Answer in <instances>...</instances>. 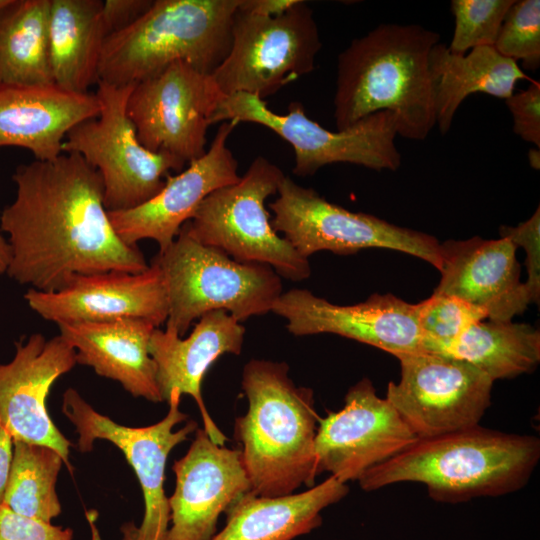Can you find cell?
I'll list each match as a JSON object with an SVG mask.
<instances>
[{
  "label": "cell",
  "instance_id": "obj_1",
  "mask_svg": "<svg viewBox=\"0 0 540 540\" xmlns=\"http://www.w3.org/2000/svg\"><path fill=\"white\" fill-rule=\"evenodd\" d=\"M14 201L0 215L8 235V276L55 292L76 277L108 271L139 273L149 264L115 232L104 206L102 179L79 154L19 165Z\"/></svg>",
  "mask_w": 540,
  "mask_h": 540
},
{
  "label": "cell",
  "instance_id": "obj_2",
  "mask_svg": "<svg viewBox=\"0 0 540 540\" xmlns=\"http://www.w3.org/2000/svg\"><path fill=\"white\" fill-rule=\"evenodd\" d=\"M438 42V33L416 24H381L352 40L337 60V130L390 111L397 135L425 140L436 125L429 57Z\"/></svg>",
  "mask_w": 540,
  "mask_h": 540
},
{
  "label": "cell",
  "instance_id": "obj_3",
  "mask_svg": "<svg viewBox=\"0 0 540 540\" xmlns=\"http://www.w3.org/2000/svg\"><path fill=\"white\" fill-rule=\"evenodd\" d=\"M540 459L532 435L481 427L419 438L404 451L366 471L364 491L402 482L424 484L436 502L457 504L497 497L523 488Z\"/></svg>",
  "mask_w": 540,
  "mask_h": 540
},
{
  "label": "cell",
  "instance_id": "obj_4",
  "mask_svg": "<svg viewBox=\"0 0 540 540\" xmlns=\"http://www.w3.org/2000/svg\"><path fill=\"white\" fill-rule=\"evenodd\" d=\"M242 389L248 410L235 419L234 437L250 491L276 497L314 486L319 416L313 390L296 386L286 362L265 359L245 364Z\"/></svg>",
  "mask_w": 540,
  "mask_h": 540
},
{
  "label": "cell",
  "instance_id": "obj_5",
  "mask_svg": "<svg viewBox=\"0 0 540 540\" xmlns=\"http://www.w3.org/2000/svg\"><path fill=\"white\" fill-rule=\"evenodd\" d=\"M239 1H153L132 24L106 37L99 81L136 84L178 61L211 75L230 50Z\"/></svg>",
  "mask_w": 540,
  "mask_h": 540
},
{
  "label": "cell",
  "instance_id": "obj_6",
  "mask_svg": "<svg viewBox=\"0 0 540 540\" xmlns=\"http://www.w3.org/2000/svg\"><path fill=\"white\" fill-rule=\"evenodd\" d=\"M153 261L162 272L167 294L165 328L181 337L210 311L224 310L240 322L264 315L283 293L281 277L271 267L241 263L203 245L192 236L187 222Z\"/></svg>",
  "mask_w": 540,
  "mask_h": 540
},
{
  "label": "cell",
  "instance_id": "obj_7",
  "mask_svg": "<svg viewBox=\"0 0 540 540\" xmlns=\"http://www.w3.org/2000/svg\"><path fill=\"white\" fill-rule=\"evenodd\" d=\"M285 177L263 156L256 157L240 179L211 192L187 221L200 243L241 263L271 267L280 277L302 281L311 274L309 259L273 229L265 207Z\"/></svg>",
  "mask_w": 540,
  "mask_h": 540
},
{
  "label": "cell",
  "instance_id": "obj_8",
  "mask_svg": "<svg viewBox=\"0 0 540 540\" xmlns=\"http://www.w3.org/2000/svg\"><path fill=\"white\" fill-rule=\"evenodd\" d=\"M233 120L264 126L294 151L293 173L309 176L334 163H349L372 170L396 171L401 154L395 144L397 119L390 111L373 113L352 126L337 131L310 119L299 102H292L286 114H277L256 95L235 93L224 96L211 118V125Z\"/></svg>",
  "mask_w": 540,
  "mask_h": 540
},
{
  "label": "cell",
  "instance_id": "obj_9",
  "mask_svg": "<svg viewBox=\"0 0 540 540\" xmlns=\"http://www.w3.org/2000/svg\"><path fill=\"white\" fill-rule=\"evenodd\" d=\"M134 84L97 83L99 114L72 128L62 144L63 153L79 154L99 173L107 211L135 208L164 187L171 171L186 163L166 153L146 149L127 114Z\"/></svg>",
  "mask_w": 540,
  "mask_h": 540
},
{
  "label": "cell",
  "instance_id": "obj_10",
  "mask_svg": "<svg viewBox=\"0 0 540 540\" xmlns=\"http://www.w3.org/2000/svg\"><path fill=\"white\" fill-rule=\"evenodd\" d=\"M321 47L313 11L305 1L274 17L237 9L230 50L211 76L224 96L247 93L264 100L312 72Z\"/></svg>",
  "mask_w": 540,
  "mask_h": 540
},
{
  "label": "cell",
  "instance_id": "obj_11",
  "mask_svg": "<svg viewBox=\"0 0 540 540\" xmlns=\"http://www.w3.org/2000/svg\"><path fill=\"white\" fill-rule=\"evenodd\" d=\"M277 194L269 204L274 214L271 225L305 258L324 250L349 255L385 248L423 259L438 270L441 266L440 243L434 236L349 211L286 175Z\"/></svg>",
  "mask_w": 540,
  "mask_h": 540
},
{
  "label": "cell",
  "instance_id": "obj_12",
  "mask_svg": "<svg viewBox=\"0 0 540 540\" xmlns=\"http://www.w3.org/2000/svg\"><path fill=\"white\" fill-rule=\"evenodd\" d=\"M181 395L172 394L169 410L159 422L145 427H128L97 412L77 390L68 388L63 394L62 412L79 435L81 452L93 449L96 440H107L125 455L140 483L145 511L139 527H125L123 540H163L169 528L170 511L164 491L165 468L170 452L186 441L198 425L188 421L175 426L188 416L179 409Z\"/></svg>",
  "mask_w": 540,
  "mask_h": 540
},
{
  "label": "cell",
  "instance_id": "obj_13",
  "mask_svg": "<svg viewBox=\"0 0 540 540\" xmlns=\"http://www.w3.org/2000/svg\"><path fill=\"white\" fill-rule=\"evenodd\" d=\"M400 378L386 399L418 438L479 424L491 403L493 380L467 361L435 353L397 357Z\"/></svg>",
  "mask_w": 540,
  "mask_h": 540
},
{
  "label": "cell",
  "instance_id": "obj_14",
  "mask_svg": "<svg viewBox=\"0 0 540 540\" xmlns=\"http://www.w3.org/2000/svg\"><path fill=\"white\" fill-rule=\"evenodd\" d=\"M223 97L211 75L178 61L134 84L126 110L146 149L189 164L205 154L207 130Z\"/></svg>",
  "mask_w": 540,
  "mask_h": 540
},
{
  "label": "cell",
  "instance_id": "obj_15",
  "mask_svg": "<svg viewBox=\"0 0 540 540\" xmlns=\"http://www.w3.org/2000/svg\"><path fill=\"white\" fill-rule=\"evenodd\" d=\"M419 438L392 404L363 378L345 395L343 407L319 417L315 451L319 475L347 484L404 451Z\"/></svg>",
  "mask_w": 540,
  "mask_h": 540
},
{
  "label": "cell",
  "instance_id": "obj_16",
  "mask_svg": "<svg viewBox=\"0 0 540 540\" xmlns=\"http://www.w3.org/2000/svg\"><path fill=\"white\" fill-rule=\"evenodd\" d=\"M271 311L287 321V330L295 336L336 334L396 358L425 352L416 304L390 293L372 294L364 302L341 306L294 288L282 293Z\"/></svg>",
  "mask_w": 540,
  "mask_h": 540
},
{
  "label": "cell",
  "instance_id": "obj_17",
  "mask_svg": "<svg viewBox=\"0 0 540 540\" xmlns=\"http://www.w3.org/2000/svg\"><path fill=\"white\" fill-rule=\"evenodd\" d=\"M15 355L0 364V423L13 440L55 449L69 463L70 441L49 416L46 399L55 381L76 362L73 347L61 336L33 333L15 343Z\"/></svg>",
  "mask_w": 540,
  "mask_h": 540
},
{
  "label": "cell",
  "instance_id": "obj_18",
  "mask_svg": "<svg viewBox=\"0 0 540 540\" xmlns=\"http://www.w3.org/2000/svg\"><path fill=\"white\" fill-rule=\"evenodd\" d=\"M237 125L233 120L222 122L205 154L181 172L168 175L152 199L132 209L108 211L124 243L137 247L139 241L151 239L159 245V252L164 251L206 196L240 179L238 162L227 146Z\"/></svg>",
  "mask_w": 540,
  "mask_h": 540
},
{
  "label": "cell",
  "instance_id": "obj_19",
  "mask_svg": "<svg viewBox=\"0 0 540 540\" xmlns=\"http://www.w3.org/2000/svg\"><path fill=\"white\" fill-rule=\"evenodd\" d=\"M171 525L163 540H211L220 514L250 492L240 449L218 445L197 428L187 453L173 464Z\"/></svg>",
  "mask_w": 540,
  "mask_h": 540
},
{
  "label": "cell",
  "instance_id": "obj_20",
  "mask_svg": "<svg viewBox=\"0 0 540 540\" xmlns=\"http://www.w3.org/2000/svg\"><path fill=\"white\" fill-rule=\"evenodd\" d=\"M24 298L35 313L56 324L141 318L159 328L168 317L164 279L153 260L139 273L82 275L55 292L29 288Z\"/></svg>",
  "mask_w": 540,
  "mask_h": 540
},
{
  "label": "cell",
  "instance_id": "obj_21",
  "mask_svg": "<svg viewBox=\"0 0 540 540\" xmlns=\"http://www.w3.org/2000/svg\"><path fill=\"white\" fill-rule=\"evenodd\" d=\"M440 248L441 278L434 292L458 297L499 322L512 321L531 303L510 239L475 236L445 241Z\"/></svg>",
  "mask_w": 540,
  "mask_h": 540
},
{
  "label": "cell",
  "instance_id": "obj_22",
  "mask_svg": "<svg viewBox=\"0 0 540 540\" xmlns=\"http://www.w3.org/2000/svg\"><path fill=\"white\" fill-rule=\"evenodd\" d=\"M245 328L224 310L207 312L198 319L188 337L165 328H155L149 341V353L156 365V381L162 401L172 394L190 395L196 402L204 430L218 445L227 437L211 418L201 393L204 376L224 354L239 355Z\"/></svg>",
  "mask_w": 540,
  "mask_h": 540
},
{
  "label": "cell",
  "instance_id": "obj_23",
  "mask_svg": "<svg viewBox=\"0 0 540 540\" xmlns=\"http://www.w3.org/2000/svg\"><path fill=\"white\" fill-rule=\"evenodd\" d=\"M95 93H77L50 84L0 83V148L29 150L36 160L61 155L68 132L96 118Z\"/></svg>",
  "mask_w": 540,
  "mask_h": 540
},
{
  "label": "cell",
  "instance_id": "obj_24",
  "mask_svg": "<svg viewBox=\"0 0 540 540\" xmlns=\"http://www.w3.org/2000/svg\"><path fill=\"white\" fill-rule=\"evenodd\" d=\"M61 335L75 350L76 362L91 367L99 376L121 384L133 397L162 402L156 381V365L149 341L157 328L141 318L105 322L57 324Z\"/></svg>",
  "mask_w": 540,
  "mask_h": 540
},
{
  "label": "cell",
  "instance_id": "obj_25",
  "mask_svg": "<svg viewBox=\"0 0 540 540\" xmlns=\"http://www.w3.org/2000/svg\"><path fill=\"white\" fill-rule=\"evenodd\" d=\"M348 492L347 484L332 476L300 493L267 497L247 492L225 511L226 525L211 540H294L320 527L322 510Z\"/></svg>",
  "mask_w": 540,
  "mask_h": 540
},
{
  "label": "cell",
  "instance_id": "obj_26",
  "mask_svg": "<svg viewBox=\"0 0 540 540\" xmlns=\"http://www.w3.org/2000/svg\"><path fill=\"white\" fill-rule=\"evenodd\" d=\"M429 69L436 125L443 135L470 94L485 93L506 100L519 80H530L516 61L502 56L493 46L476 47L460 55L438 42L430 52Z\"/></svg>",
  "mask_w": 540,
  "mask_h": 540
},
{
  "label": "cell",
  "instance_id": "obj_27",
  "mask_svg": "<svg viewBox=\"0 0 540 540\" xmlns=\"http://www.w3.org/2000/svg\"><path fill=\"white\" fill-rule=\"evenodd\" d=\"M100 0H51L48 53L53 83L87 93L99 81L102 47L109 32Z\"/></svg>",
  "mask_w": 540,
  "mask_h": 540
},
{
  "label": "cell",
  "instance_id": "obj_28",
  "mask_svg": "<svg viewBox=\"0 0 540 540\" xmlns=\"http://www.w3.org/2000/svg\"><path fill=\"white\" fill-rule=\"evenodd\" d=\"M51 0H12L0 12V83H53L48 53Z\"/></svg>",
  "mask_w": 540,
  "mask_h": 540
},
{
  "label": "cell",
  "instance_id": "obj_29",
  "mask_svg": "<svg viewBox=\"0 0 540 540\" xmlns=\"http://www.w3.org/2000/svg\"><path fill=\"white\" fill-rule=\"evenodd\" d=\"M474 365L493 381L532 372L540 361V333L529 324L479 321L446 351Z\"/></svg>",
  "mask_w": 540,
  "mask_h": 540
},
{
  "label": "cell",
  "instance_id": "obj_30",
  "mask_svg": "<svg viewBox=\"0 0 540 540\" xmlns=\"http://www.w3.org/2000/svg\"><path fill=\"white\" fill-rule=\"evenodd\" d=\"M62 456L53 448L13 440V458L3 505L14 513L52 523L61 513L56 482Z\"/></svg>",
  "mask_w": 540,
  "mask_h": 540
},
{
  "label": "cell",
  "instance_id": "obj_31",
  "mask_svg": "<svg viewBox=\"0 0 540 540\" xmlns=\"http://www.w3.org/2000/svg\"><path fill=\"white\" fill-rule=\"evenodd\" d=\"M416 308L427 353L444 355L472 324L488 318L483 309L437 292L416 304Z\"/></svg>",
  "mask_w": 540,
  "mask_h": 540
},
{
  "label": "cell",
  "instance_id": "obj_32",
  "mask_svg": "<svg viewBox=\"0 0 540 540\" xmlns=\"http://www.w3.org/2000/svg\"><path fill=\"white\" fill-rule=\"evenodd\" d=\"M514 1L452 0L455 26L449 50L463 55L476 47L493 46Z\"/></svg>",
  "mask_w": 540,
  "mask_h": 540
},
{
  "label": "cell",
  "instance_id": "obj_33",
  "mask_svg": "<svg viewBox=\"0 0 540 540\" xmlns=\"http://www.w3.org/2000/svg\"><path fill=\"white\" fill-rule=\"evenodd\" d=\"M493 47L506 58L522 61L526 70L536 71L540 67V1L515 0Z\"/></svg>",
  "mask_w": 540,
  "mask_h": 540
},
{
  "label": "cell",
  "instance_id": "obj_34",
  "mask_svg": "<svg viewBox=\"0 0 540 540\" xmlns=\"http://www.w3.org/2000/svg\"><path fill=\"white\" fill-rule=\"evenodd\" d=\"M500 236L510 239L516 246H521L526 253L528 278L524 282L531 303H538L540 298V207L526 221L515 227L501 226Z\"/></svg>",
  "mask_w": 540,
  "mask_h": 540
},
{
  "label": "cell",
  "instance_id": "obj_35",
  "mask_svg": "<svg viewBox=\"0 0 540 540\" xmlns=\"http://www.w3.org/2000/svg\"><path fill=\"white\" fill-rule=\"evenodd\" d=\"M513 119V131L540 149V83L532 80L525 90L505 100Z\"/></svg>",
  "mask_w": 540,
  "mask_h": 540
},
{
  "label": "cell",
  "instance_id": "obj_36",
  "mask_svg": "<svg viewBox=\"0 0 540 540\" xmlns=\"http://www.w3.org/2000/svg\"><path fill=\"white\" fill-rule=\"evenodd\" d=\"M70 528L24 517L0 506V540H72Z\"/></svg>",
  "mask_w": 540,
  "mask_h": 540
},
{
  "label": "cell",
  "instance_id": "obj_37",
  "mask_svg": "<svg viewBox=\"0 0 540 540\" xmlns=\"http://www.w3.org/2000/svg\"><path fill=\"white\" fill-rule=\"evenodd\" d=\"M152 2L150 0L103 1L102 15L109 35L132 24L149 9Z\"/></svg>",
  "mask_w": 540,
  "mask_h": 540
},
{
  "label": "cell",
  "instance_id": "obj_38",
  "mask_svg": "<svg viewBox=\"0 0 540 540\" xmlns=\"http://www.w3.org/2000/svg\"><path fill=\"white\" fill-rule=\"evenodd\" d=\"M297 2L298 0H240L238 10L263 17H274L285 13Z\"/></svg>",
  "mask_w": 540,
  "mask_h": 540
},
{
  "label": "cell",
  "instance_id": "obj_39",
  "mask_svg": "<svg viewBox=\"0 0 540 540\" xmlns=\"http://www.w3.org/2000/svg\"><path fill=\"white\" fill-rule=\"evenodd\" d=\"M13 458V438L0 423V506L3 505Z\"/></svg>",
  "mask_w": 540,
  "mask_h": 540
},
{
  "label": "cell",
  "instance_id": "obj_40",
  "mask_svg": "<svg viewBox=\"0 0 540 540\" xmlns=\"http://www.w3.org/2000/svg\"><path fill=\"white\" fill-rule=\"evenodd\" d=\"M10 260V245L8 241L0 234V275L7 272Z\"/></svg>",
  "mask_w": 540,
  "mask_h": 540
},
{
  "label": "cell",
  "instance_id": "obj_41",
  "mask_svg": "<svg viewBox=\"0 0 540 540\" xmlns=\"http://www.w3.org/2000/svg\"><path fill=\"white\" fill-rule=\"evenodd\" d=\"M528 162L530 166L535 169L539 170L540 168V149L539 148H531L527 154Z\"/></svg>",
  "mask_w": 540,
  "mask_h": 540
},
{
  "label": "cell",
  "instance_id": "obj_42",
  "mask_svg": "<svg viewBox=\"0 0 540 540\" xmlns=\"http://www.w3.org/2000/svg\"><path fill=\"white\" fill-rule=\"evenodd\" d=\"M12 0H0V12L5 9Z\"/></svg>",
  "mask_w": 540,
  "mask_h": 540
}]
</instances>
